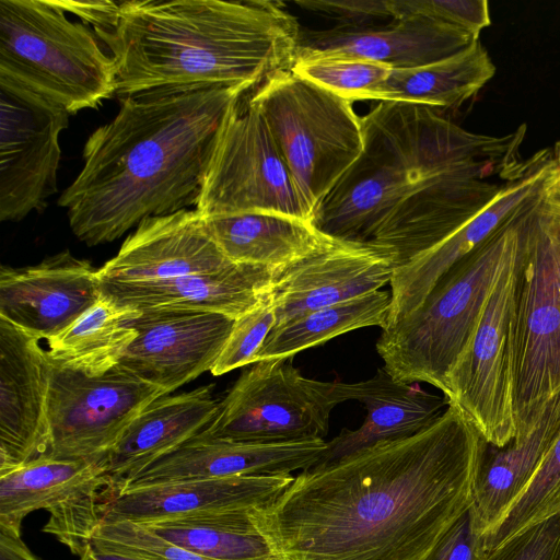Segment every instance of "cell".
<instances>
[{
    "label": "cell",
    "mask_w": 560,
    "mask_h": 560,
    "mask_svg": "<svg viewBox=\"0 0 560 560\" xmlns=\"http://www.w3.org/2000/svg\"><path fill=\"white\" fill-rule=\"evenodd\" d=\"M162 396L161 388L119 365L101 376H88L50 362L46 456L105 466L128 425Z\"/></svg>",
    "instance_id": "11"
},
{
    "label": "cell",
    "mask_w": 560,
    "mask_h": 560,
    "mask_svg": "<svg viewBox=\"0 0 560 560\" xmlns=\"http://www.w3.org/2000/svg\"><path fill=\"white\" fill-rule=\"evenodd\" d=\"M245 92L190 86L119 98L58 199L73 234L89 246L106 244L149 218L196 207L226 114Z\"/></svg>",
    "instance_id": "3"
},
{
    "label": "cell",
    "mask_w": 560,
    "mask_h": 560,
    "mask_svg": "<svg viewBox=\"0 0 560 560\" xmlns=\"http://www.w3.org/2000/svg\"><path fill=\"white\" fill-rule=\"evenodd\" d=\"M560 435V390L545 405L532 429L504 446L486 441L479 454L471 509L480 536L522 494Z\"/></svg>",
    "instance_id": "27"
},
{
    "label": "cell",
    "mask_w": 560,
    "mask_h": 560,
    "mask_svg": "<svg viewBox=\"0 0 560 560\" xmlns=\"http://www.w3.org/2000/svg\"><path fill=\"white\" fill-rule=\"evenodd\" d=\"M291 360L259 361L244 371L201 434L259 443L324 439L332 409L347 401L342 382L305 377Z\"/></svg>",
    "instance_id": "9"
},
{
    "label": "cell",
    "mask_w": 560,
    "mask_h": 560,
    "mask_svg": "<svg viewBox=\"0 0 560 560\" xmlns=\"http://www.w3.org/2000/svg\"><path fill=\"white\" fill-rule=\"evenodd\" d=\"M394 19L422 16L476 37L491 24L487 0H390Z\"/></svg>",
    "instance_id": "36"
},
{
    "label": "cell",
    "mask_w": 560,
    "mask_h": 560,
    "mask_svg": "<svg viewBox=\"0 0 560 560\" xmlns=\"http://www.w3.org/2000/svg\"><path fill=\"white\" fill-rule=\"evenodd\" d=\"M221 252L235 264L282 269L322 249L334 238L312 222L252 212L203 218Z\"/></svg>",
    "instance_id": "28"
},
{
    "label": "cell",
    "mask_w": 560,
    "mask_h": 560,
    "mask_svg": "<svg viewBox=\"0 0 560 560\" xmlns=\"http://www.w3.org/2000/svg\"><path fill=\"white\" fill-rule=\"evenodd\" d=\"M549 192H550V196L553 199V201L560 207V187H556L553 185V180L551 183Z\"/></svg>",
    "instance_id": "42"
},
{
    "label": "cell",
    "mask_w": 560,
    "mask_h": 560,
    "mask_svg": "<svg viewBox=\"0 0 560 560\" xmlns=\"http://www.w3.org/2000/svg\"><path fill=\"white\" fill-rule=\"evenodd\" d=\"M212 388L213 385H206L159 397L133 419L105 462L110 494L125 480L209 425L220 406Z\"/></svg>",
    "instance_id": "26"
},
{
    "label": "cell",
    "mask_w": 560,
    "mask_h": 560,
    "mask_svg": "<svg viewBox=\"0 0 560 560\" xmlns=\"http://www.w3.org/2000/svg\"><path fill=\"white\" fill-rule=\"evenodd\" d=\"M327 446L324 439L292 442H236L200 433L125 480L127 488L189 479L284 476L313 467ZM113 493V494H114Z\"/></svg>",
    "instance_id": "20"
},
{
    "label": "cell",
    "mask_w": 560,
    "mask_h": 560,
    "mask_svg": "<svg viewBox=\"0 0 560 560\" xmlns=\"http://www.w3.org/2000/svg\"><path fill=\"white\" fill-rule=\"evenodd\" d=\"M231 261L197 210L142 221L98 270L101 282L133 283L212 273Z\"/></svg>",
    "instance_id": "21"
},
{
    "label": "cell",
    "mask_w": 560,
    "mask_h": 560,
    "mask_svg": "<svg viewBox=\"0 0 560 560\" xmlns=\"http://www.w3.org/2000/svg\"><path fill=\"white\" fill-rule=\"evenodd\" d=\"M495 66L480 39L445 59L409 69H393L371 100L451 108L477 94L494 75Z\"/></svg>",
    "instance_id": "29"
},
{
    "label": "cell",
    "mask_w": 560,
    "mask_h": 560,
    "mask_svg": "<svg viewBox=\"0 0 560 560\" xmlns=\"http://www.w3.org/2000/svg\"><path fill=\"white\" fill-rule=\"evenodd\" d=\"M553 158L541 151L528 167L506 180L492 200L456 232L428 252L396 267L390 279V310L384 330L416 311L436 282L460 259L481 246L551 184Z\"/></svg>",
    "instance_id": "16"
},
{
    "label": "cell",
    "mask_w": 560,
    "mask_h": 560,
    "mask_svg": "<svg viewBox=\"0 0 560 560\" xmlns=\"http://www.w3.org/2000/svg\"><path fill=\"white\" fill-rule=\"evenodd\" d=\"M560 513V435L522 494L479 538L488 552L522 530Z\"/></svg>",
    "instance_id": "33"
},
{
    "label": "cell",
    "mask_w": 560,
    "mask_h": 560,
    "mask_svg": "<svg viewBox=\"0 0 560 560\" xmlns=\"http://www.w3.org/2000/svg\"><path fill=\"white\" fill-rule=\"evenodd\" d=\"M479 538L470 505L421 560H478Z\"/></svg>",
    "instance_id": "39"
},
{
    "label": "cell",
    "mask_w": 560,
    "mask_h": 560,
    "mask_svg": "<svg viewBox=\"0 0 560 560\" xmlns=\"http://www.w3.org/2000/svg\"><path fill=\"white\" fill-rule=\"evenodd\" d=\"M235 319L195 310L150 308L128 320L137 336L117 365L170 395L214 366Z\"/></svg>",
    "instance_id": "15"
},
{
    "label": "cell",
    "mask_w": 560,
    "mask_h": 560,
    "mask_svg": "<svg viewBox=\"0 0 560 560\" xmlns=\"http://www.w3.org/2000/svg\"><path fill=\"white\" fill-rule=\"evenodd\" d=\"M515 275L514 438L560 390V207L549 188L524 226Z\"/></svg>",
    "instance_id": "7"
},
{
    "label": "cell",
    "mask_w": 560,
    "mask_h": 560,
    "mask_svg": "<svg viewBox=\"0 0 560 560\" xmlns=\"http://www.w3.org/2000/svg\"><path fill=\"white\" fill-rule=\"evenodd\" d=\"M243 94L226 114L195 209L202 218L262 212L313 223L262 116Z\"/></svg>",
    "instance_id": "10"
},
{
    "label": "cell",
    "mask_w": 560,
    "mask_h": 560,
    "mask_svg": "<svg viewBox=\"0 0 560 560\" xmlns=\"http://www.w3.org/2000/svg\"><path fill=\"white\" fill-rule=\"evenodd\" d=\"M546 191L455 264L416 311L382 330L376 350L395 380L424 382L445 394L447 375L471 339L504 268L517 254L526 221Z\"/></svg>",
    "instance_id": "5"
},
{
    "label": "cell",
    "mask_w": 560,
    "mask_h": 560,
    "mask_svg": "<svg viewBox=\"0 0 560 560\" xmlns=\"http://www.w3.org/2000/svg\"><path fill=\"white\" fill-rule=\"evenodd\" d=\"M342 387L347 400L364 406L365 420L357 430L345 428L327 442L313 467L327 466L381 442L409 438L435 422L450 405L444 395L395 380L384 366L371 378L342 383Z\"/></svg>",
    "instance_id": "25"
},
{
    "label": "cell",
    "mask_w": 560,
    "mask_h": 560,
    "mask_svg": "<svg viewBox=\"0 0 560 560\" xmlns=\"http://www.w3.org/2000/svg\"><path fill=\"white\" fill-rule=\"evenodd\" d=\"M276 325L272 290L254 310L235 319L231 334L210 371L219 376L254 364L255 357Z\"/></svg>",
    "instance_id": "35"
},
{
    "label": "cell",
    "mask_w": 560,
    "mask_h": 560,
    "mask_svg": "<svg viewBox=\"0 0 560 560\" xmlns=\"http://www.w3.org/2000/svg\"><path fill=\"white\" fill-rule=\"evenodd\" d=\"M139 311L103 299L58 336L47 340L50 362L88 376H101L118 364L137 336L128 320Z\"/></svg>",
    "instance_id": "31"
},
{
    "label": "cell",
    "mask_w": 560,
    "mask_h": 560,
    "mask_svg": "<svg viewBox=\"0 0 560 560\" xmlns=\"http://www.w3.org/2000/svg\"><path fill=\"white\" fill-rule=\"evenodd\" d=\"M553 160L556 164L553 185L560 187V141L556 144Z\"/></svg>",
    "instance_id": "41"
},
{
    "label": "cell",
    "mask_w": 560,
    "mask_h": 560,
    "mask_svg": "<svg viewBox=\"0 0 560 560\" xmlns=\"http://www.w3.org/2000/svg\"><path fill=\"white\" fill-rule=\"evenodd\" d=\"M59 2L110 52L119 98L190 86L248 91L291 69L301 33L279 1Z\"/></svg>",
    "instance_id": "4"
},
{
    "label": "cell",
    "mask_w": 560,
    "mask_h": 560,
    "mask_svg": "<svg viewBox=\"0 0 560 560\" xmlns=\"http://www.w3.org/2000/svg\"><path fill=\"white\" fill-rule=\"evenodd\" d=\"M557 187V186H556Z\"/></svg>",
    "instance_id": "43"
},
{
    "label": "cell",
    "mask_w": 560,
    "mask_h": 560,
    "mask_svg": "<svg viewBox=\"0 0 560 560\" xmlns=\"http://www.w3.org/2000/svg\"><path fill=\"white\" fill-rule=\"evenodd\" d=\"M0 75L61 105L96 108L116 93V65L95 32L59 0H0Z\"/></svg>",
    "instance_id": "6"
},
{
    "label": "cell",
    "mask_w": 560,
    "mask_h": 560,
    "mask_svg": "<svg viewBox=\"0 0 560 560\" xmlns=\"http://www.w3.org/2000/svg\"><path fill=\"white\" fill-rule=\"evenodd\" d=\"M396 267L397 257L387 247L334 238L322 249L276 270L273 329L308 312L381 290L390 282Z\"/></svg>",
    "instance_id": "17"
},
{
    "label": "cell",
    "mask_w": 560,
    "mask_h": 560,
    "mask_svg": "<svg viewBox=\"0 0 560 560\" xmlns=\"http://www.w3.org/2000/svg\"><path fill=\"white\" fill-rule=\"evenodd\" d=\"M483 441L450 404L409 438L301 471L254 520L277 560H421L471 505Z\"/></svg>",
    "instance_id": "1"
},
{
    "label": "cell",
    "mask_w": 560,
    "mask_h": 560,
    "mask_svg": "<svg viewBox=\"0 0 560 560\" xmlns=\"http://www.w3.org/2000/svg\"><path fill=\"white\" fill-rule=\"evenodd\" d=\"M292 72L350 102L371 100L388 78L387 65L354 57L298 59Z\"/></svg>",
    "instance_id": "34"
},
{
    "label": "cell",
    "mask_w": 560,
    "mask_h": 560,
    "mask_svg": "<svg viewBox=\"0 0 560 560\" xmlns=\"http://www.w3.org/2000/svg\"><path fill=\"white\" fill-rule=\"evenodd\" d=\"M255 511L199 513L137 524L211 560H277L254 520Z\"/></svg>",
    "instance_id": "30"
},
{
    "label": "cell",
    "mask_w": 560,
    "mask_h": 560,
    "mask_svg": "<svg viewBox=\"0 0 560 560\" xmlns=\"http://www.w3.org/2000/svg\"><path fill=\"white\" fill-rule=\"evenodd\" d=\"M262 116L311 215L363 151L361 117L347 101L292 72L247 98Z\"/></svg>",
    "instance_id": "8"
},
{
    "label": "cell",
    "mask_w": 560,
    "mask_h": 560,
    "mask_svg": "<svg viewBox=\"0 0 560 560\" xmlns=\"http://www.w3.org/2000/svg\"><path fill=\"white\" fill-rule=\"evenodd\" d=\"M100 300L98 270L69 250L0 268V317L39 340L61 334Z\"/></svg>",
    "instance_id": "18"
},
{
    "label": "cell",
    "mask_w": 560,
    "mask_h": 560,
    "mask_svg": "<svg viewBox=\"0 0 560 560\" xmlns=\"http://www.w3.org/2000/svg\"><path fill=\"white\" fill-rule=\"evenodd\" d=\"M478 560H560V513L481 552Z\"/></svg>",
    "instance_id": "37"
},
{
    "label": "cell",
    "mask_w": 560,
    "mask_h": 560,
    "mask_svg": "<svg viewBox=\"0 0 560 560\" xmlns=\"http://www.w3.org/2000/svg\"><path fill=\"white\" fill-rule=\"evenodd\" d=\"M110 491L103 464L44 455L0 472V527L21 533L23 520L44 510L49 518L43 530L81 560L103 522Z\"/></svg>",
    "instance_id": "13"
},
{
    "label": "cell",
    "mask_w": 560,
    "mask_h": 560,
    "mask_svg": "<svg viewBox=\"0 0 560 560\" xmlns=\"http://www.w3.org/2000/svg\"><path fill=\"white\" fill-rule=\"evenodd\" d=\"M294 3L332 21L338 30H364L394 20L390 0H298Z\"/></svg>",
    "instance_id": "38"
},
{
    "label": "cell",
    "mask_w": 560,
    "mask_h": 560,
    "mask_svg": "<svg viewBox=\"0 0 560 560\" xmlns=\"http://www.w3.org/2000/svg\"><path fill=\"white\" fill-rule=\"evenodd\" d=\"M363 151L316 209L313 224L338 240L392 249L397 267L447 238L513 177L525 135L469 132L433 108L381 101L361 117Z\"/></svg>",
    "instance_id": "2"
},
{
    "label": "cell",
    "mask_w": 560,
    "mask_h": 560,
    "mask_svg": "<svg viewBox=\"0 0 560 560\" xmlns=\"http://www.w3.org/2000/svg\"><path fill=\"white\" fill-rule=\"evenodd\" d=\"M66 108L0 75V220L16 222L42 210L57 191L59 136Z\"/></svg>",
    "instance_id": "14"
},
{
    "label": "cell",
    "mask_w": 560,
    "mask_h": 560,
    "mask_svg": "<svg viewBox=\"0 0 560 560\" xmlns=\"http://www.w3.org/2000/svg\"><path fill=\"white\" fill-rule=\"evenodd\" d=\"M390 293L374 291L308 312L267 336L255 361L293 358L300 351L319 346L351 330L387 326Z\"/></svg>",
    "instance_id": "32"
},
{
    "label": "cell",
    "mask_w": 560,
    "mask_h": 560,
    "mask_svg": "<svg viewBox=\"0 0 560 560\" xmlns=\"http://www.w3.org/2000/svg\"><path fill=\"white\" fill-rule=\"evenodd\" d=\"M49 377L39 339L0 317V472L47 454Z\"/></svg>",
    "instance_id": "19"
},
{
    "label": "cell",
    "mask_w": 560,
    "mask_h": 560,
    "mask_svg": "<svg viewBox=\"0 0 560 560\" xmlns=\"http://www.w3.org/2000/svg\"><path fill=\"white\" fill-rule=\"evenodd\" d=\"M520 248V247H518ZM518 253V252H517ZM515 257L506 265L467 347L446 378L444 396L470 420L482 439L504 446L515 435Z\"/></svg>",
    "instance_id": "12"
},
{
    "label": "cell",
    "mask_w": 560,
    "mask_h": 560,
    "mask_svg": "<svg viewBox=\"0 0 560 560\" xmlns=\"http://www.w3.org/2000/svg\"><path fill=\"white\" fill-rule=\"evenodd\" d=\"M276 271L256 265L233 264L212 272L167 280L101 282V296L136 311L179 308L213 312L238 318L257 307L271 292Z\"/></svg>",
    "instance_id": "24"
},
{
    "label": "cell",
    "mask_w": 560,
    "mask_h": 560,
    "mask_svg": "<svg viewBox=\"0 0 560 560\" xmlns=\"http://www.w3.org/2000/svg\"><path fill=\"white\" fill-rule=\"evenodd\" d=\"M81 560H147L143 558L115 552V551H103L94 548H89L85 556Z\"/></svg>",
    "instance_id": "40"
},
{
    "label": "cell",
    "mask_w": 560,
    "mask_h": 560,
    "mask_svg": "<svg viewBox=\"0 0 560 560\" xmlns=\"http://www.w3.org/2000/svg\"><path fill=\"white\" fill-rule=\"evenodd\" d=\"M293 479V475L238 476L127 488L105 499L103 521L144 523L199 513L262 510Z\"/></svg>",
    "instance_id": "23"
},
{
    "label": "cell",
    "mask_w": 560,
    "mask_h": 560,
    "mask_svg": "<svg viewBox=\"0 0 560 560\" xmlns=\"http://www.w3.org/2000/svg\"><path fill=\"white\" fill-rule=\"evenodd\" d=\"M477 40L479 37L451 25L407 16L364 30L301 31L295 60L354 57L409 69L456 55Z\"/></svg>",
    "instance_id": "22"
}]
</instances>
